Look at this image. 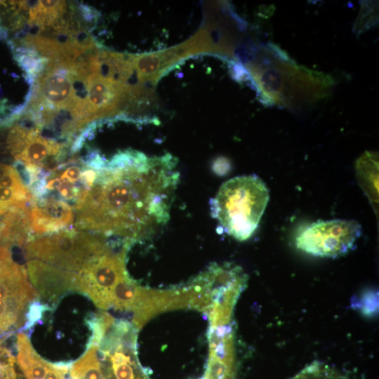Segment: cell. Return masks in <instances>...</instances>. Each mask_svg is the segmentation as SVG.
<instances>
[{"label":"cell","mask_w":379,"mask_h":379,"mask_svg":"<svg viewBox=\"0 0 379 379\" xmlns=\"http://www.w3.org/2000/svg\"><path fill=\"white\" fill-rule=\"evenodd\" d=\"M17 350L18 363L26 379H66L69 366L51 364L42 359L23 333L18 335Z\"/></svg>","instance_id":"cell-10"},{"label":"cell","mask_w":379,"mask_h":379,"mask_svg":"<svg viewBox=\"0 0 379 379\" xmlns=\"http://www.w3.org/2000/svg\"><path fill=\"white\" fill-rule=\"evenodd\" d=\"M32 197L19 171L14 166L0 163V216L25 208Z\"/></svg>","instance_id":"cell-11"},{"label":"cell","mask_w":379,"mask_h":379,"mask_svg":"<svg viewBox=\"0 0 379 379\" xmlns=\"http://www.w3.org/2000/svg\"><path fill=\"white\" fill-rule=\"evenodd\" d=\"M32 237L69 229L74 222L72 206L52 198L32 199L29 207Z\"/></svg>","instance_id":"cell-9"},{"label":"cell","mask_w":379,"mask_h":379,"mask_svg":"<svg viewBox=\"0 0 379 379\" xmlns=\"http://www.w3.org/2000/svg\"><path fill=\"white\" fill-rule=\"evenodd\" d=\"M25 249L27 260H36L77 274L113 251L104 237L74 229L32 237Z\"/></svg>","instance_id":"cell-3"},{"label":"cell","mask_w":379,"mask_h":379,"mask_svg":"<svg viewBox=\"0 0 379 379\" xmlns=\"http://www.w3.org/2000/svg\"><path fill=\"white\" fill-rule=\"evenodd\" d=\"M199 379H203V378H199Z\"/></svg>","instance_id":"cell-14"},{"label":"cell","mask_w":379,"mask_h":379,"mask_svg":"<svg viewBox=\"0 0 379 379\" xmlns=\"http://www.w3.org/2000/svg\"><path fill=\"white\" fill-rule=\"evenodd\" d=\"M67 4L63 1H39L29 8V24L41 29L53 27L65 14Z\"/></svg>","instance_id":"cell-12"},{"label":"cell","mask_w":379,"mask_h":379,"mask_svg":"<svg viewBox=\"0 0 379 379\" xmlns=\"http://www.w3.org/2000/svg\"><path fill=\"white\" fill-rule=\"evenodd\" d=\"M97 168L72 158L40 175L30 186L33 199L52 198L75 206L92 185Z\"/></svg>","instance_id":"cell-6"},{"label":"cell","mask_w":379,"mask_h":379,"mask_svg":"<svg viewBox=\"0 0 379 379\" xmlns=\"http://www.w3.org/2000/svg\"><path fill=\"white\" fill-rule=\"evenodd\" d=\"M190 282L199 294L209 327L221 326L229 320L236 297L245 285L246 274L239 267L214 263Z\"/></svg>","instance_id":"cell-5"},{"label":"cell","mask_w":379,"mask_h":379,"mask_svg":"<svg viewBox=\"0 0 379 379\" xmlns=\"http://www.w3.org/2000/svg\"><path fill=\"white\" fill-rule=\"evenodd\" d=\"M126 249L113 251L98 258L78 273V291L102 310L110 309L116 286L128 277L125 267Z\"/></svg>","instance_id":"cell-8"},{"label":"cell","mask_w":379,"mask_h":379,"mask_svg":"<svg viewBox=\"0 0 379 379\" xmlns=\"http://www.w3.org/2000/svg\"><path fill=\"white\" fill-rule=\"evenodd\" d=\"M174 168L171 156L148 157L135 150L105 159L74 209L76 229L102 237H124L129 242L166 222L178 179Z\"/></svg>","instance_id":"cell-1"},{"label":"cell","mask_w":379,"mask_h":379,"mask_svg":"<svg viewBox=\"0 0 379 379\" xmlns=\"http://www.w3.org/2000/svg\"><path fill=\"white\" fill-rule=\"evenodd\" d=\"M138 331L130 323L116 321L95 341L103 379H150L138 360Z\"/></svg>","instance_id":"cell-4"},{"label":"cell","mask_w":379,"mask_h":379,"mask_svg":"<svg viewBox=\"0 0 379 379\" xmlns=\"http://www.w3.org/2000/svg\"><path fill=\"white\" fill-rule=\"evenodd\" d=\"M361 234V227L354 220H319L300 230L295 245L314 256L335 258L352 250Z\"/></svg>","instance_id":"cell-7"},{"label":"cell","mask_w":379,"mask_h":379,"mask_svg":"<svg viewBox=\"0 0 379 379\" xmlns=\"http://www.w3.org/2000/svg\"><path fill=\"white\" fill-rule=\"evenodd\" d=\"M269 199L268 188L258 176H238L221 185L211 211L225 233L244 241L257 229Z\"/></svg>","instance_id":"cell-2"},{"label":"cell","mask_w":379,"mask_h":379,"mask_svg":"<svg viewBox=\"0 0 379 379\" xmlns=\"http://www.w3.org/2000/svg\"><path fill=\"white\" fill-rule=\"evenodd\" d=\"M291 379H347L328 366L314 361Z\"/></svg>","instance_id":"cell-13"}]
</instances>
